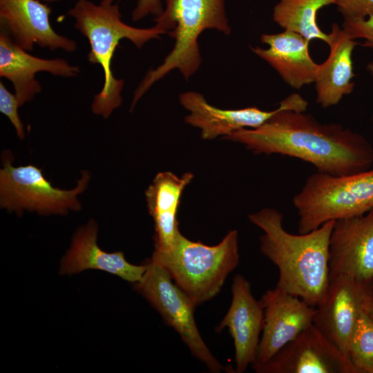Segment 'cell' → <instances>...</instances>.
<instances>
[{"mask_svg": "<svg viewBox=\"0 0 373 373\" xmlns=\"http://www.w3.org/2000/svg\"><path fill=\"white\" fill-rule=\"evenodd\" d=\"M342 28L350 38L363 39V46L373 48V15L362 19H344Z\"/></svg>", "mask_w": 373, "mask_h": 373, "instance_id": "cell-24", "label": "cell"}, {"mask_svg": "<svg viewBox=\"0 0 373 373\" xmlns=\"http://www.w3.org/2000/svg\"><path fill=\"white\" fill-rule=\"evenodd\" d=\"M0 77L12 82L20 106L41 90L35 78L37 73L44 71L63 77H75L79 73V67L69 64L64 59H43L29 54L14 41L5 28L0 26Z\"/></svg>", "mask_w": 373, "mask_h": 373, "instance_id": "cell-16", "label": "cell"}, {"mask_svg": "<svg viewBox=\"0 0 373 373\" xmlns=\"http://www.w3.org/2000/svg\"><path fill=\"white\" fill-rule=\"evenodd\" d=\"M327 59L319 66L315 80L316 102L323 108L338 104L344 95L350 94L355 84L352 52L358 42L337 23H333Z\"/></svg>", "mask_w": 373, "mask_h": 373, "instance_id": "cell-19", "label": "cell"}, {"mask_svg": "<svg viewBox=\"0 0 373 373\" xmlns=\"http://www.w3.org/2000/svg\"><path fill=\"white\" fill-rule=\"evenodd\" d=\"M67 15L75 19L74 27L87 38L90 51L87 59L102 68L104 81L102 90L95 95L91 110L95 115L107 119L120 106L124 80L115 78L111 70L112 59L120 40L127 39L137 48L166 33L156 26L139 28L122 20L115 0H102L95 4L89 0H78Z\"/></svg>", "mask_w": 373, "mask_h": 373, "instance_id": "cell-3", "label": "cell"}, {"mask_svg": "<svg viewBox=\"0 0 373 373\" xmlns=\"http://www.w3.org/2000/svg\"><path fill=\"white\" fill-rule=\"evenodd\" d=\"M329 279L351 277L373 285V209L336 220L329 245Z\"/></svg>", "mask_w": 373, "mask_h": 373, "instance_id": "cell-12", "label": "cell"}, {"mask_svg": "<svg viewBox=\"0 0 373 373\" xmlns=\"http://www.w3.org/2000/svg\"><path fill=\"white\" fill-rule=\"evenodd\" d=\"M367 314L373 321V297L370 301L365 309Z\"/></svg>", "mask_w": 373, "mask_h": 373, "instance_id": "cell-27", "label": "cell"}, {"mask_svg": "<svg viewBox=\"0 0 373 373\" xmlns=\"http://www.w3.org/2000/svg\"><path fill=\"white\" fill-rule=\"evenodd\" d=\"M231 292V305L216 332L228 328L234 344L235 372L242 373L256 361L264 312L260 300L254 297L249 281L242 275L233 278Z\"/></svg>", "mask_w": 373, "mask_h": 373, "instance_id": "cell-14", "label": "cell"}, {"mask_svg": "<svg viewBox=\"0 0 373 373\" xmlns=\"http://www.w3.org/2000/svg\"><path fill=\"white\" fill-rule=\"evenodd\" d=\"M344 19L366 18L373 15V0H334Z\"/></svg>", "mask_w": 373, "mask_h": 373, "instance_id": "cell-25", "label": "cell"}, {"mask_svg": "<svg viewBox=\"0 0 373 373\" xmlns=\"http://www.w3.org/2000/svg\"><path fill=\"white\" fill-rule=\"evenodd\" d=\"M97 233L98 226L94 220H90L86 225L79 228L61 260L60 272L74 274L87 269H97L128 282H140L147 269V264L135 265L129 263L121 251H104L98 246Z\"/></svg>", "mask_w": 373, "mask_h": 373, "instance_id": "cell-17", "label": "cell"}, {"mask_svg": "<svg viewBox=\"0 0 373 373\" xmlns=\"http://www.w3.org/2000/svg\"><path fill=\"white\" fill-rule=\"evenodd\" d=\"M163 10L161 0H138L132 12V20L137 21L149 15L157 17Z\"/></svg>", "mask_w": 373, "mask_h": 373, "instance_id": "cell-26", "label": "cell"}, {"mask_svg": "<svg viewBox=\"0 0 373 373\" xmlns=\"http://www.w3.org/2000/svg\"><path fill=\"white\" fill-rule=\"evenodd\" d=\"M180 102L189 112L184 121L200 128L204 140L219 135L226 137L242 128H256L281 111L304 112L308 106L307 101L298 93L289 95L279 103L278 108L270 111L254 106L236 110L220 109L209 104L202 94L193 91L182 93Z\"/></svg>", "mask_w": 373, "mask_h": 373, "instance_id": "cell-11", "label": "cell"}, {"mask_svg": "<svg viewBox=\"0 0 373 373\" xmlns=\"http://www.w3.org/2000/svg\"><path fill=\"white\" fill-rule=\"evenodd\" d=\"M260 39L269 48L256 46L251 50L274 68L289 86L300 89L315 82L320 64L310 56L309 40L289 30L263 34Z\"/></svg>", "mask_w": 373, "mask_h": 373, "instance_id": "cell-18", "label": "cell"}, {"mask_svg": "<svg viewBox=\"0 0 373 373\" xmlns=\"http://www.w3.org/2000/svg\"><path fill=\"white\" fill-rule=\"evenodd\" d=\"M256 154H280L313 165L316 171L347 175L371 169L373 146L363 135L304 112L284 110L256 128L225 137Z\"/></svg>", "mask_w": 373, "mask_h": 373, "instance_id": "cell-1", "label": "cell"}, {"mask_svg": "<svg viewBox=\"0 0 373 373\" xmlns=\"http://www.w3.org/2000/svg\"><path fill=\"white\" fill-rule=\"evenodd\" d=\"M40 1L46 2V3H51V2H56L60 0H40Z\"/></svg>", "mask_w": 373, "mask_h": 373, "instance_id": "cell-29", "label": "cell"}, {"mask_svg": "<svg viewBox=\"0 0 373 373\" xmlns=\"http://www.w3.org/2000/svg\"><path fill=\"white\" fill-rule=\"evenodd\" d=\"M347 356L358 373H373V321L361 312L349 340Z\"/></svg>", "mask_w": 373, "mask_h": 373, "instance_id": "cell-22", "label": "cell"}, {"mask_svg": "<svg viewBox=\"0 0 373 373\" xmlns=\"http://www.w3.org/2000/svg\"><path fill=\"white\" fill-rule=\"evenodd\" d=\"M367 70L369 71V73H370L372 79H373V61H372L371 62H370L367 66Z\"/></svg>", "mask_w": 373, "mask_h": 373, "instance_id": "cell-28", "label": "cell"}, {"mask_svg": "<svg viewBox=\"0 0 373 373\" xmlns=\"http://www.w3.org/2000/svg\"><path fill=\"white\" fill-rule=\"evenodd\" d=\"M292 202L299 217V233L331 220L362 216L373 209V168L347 175L316 171L307 177Z\"/></svg>", "mask_w": 373, "mask_h": 373, "instance_id": "cell-6", "label": "cell"}, {"mask_svg": "<svg viewBox=\"0 0 373 373\" xmlns=\"http://www.w3.org/2000/svg\"><path fill=\"white\" fill-rule=\"evenodd\" d=\"M135 287L178 333L191 354L204 363L209 371L219 373L226 370L212 354L199 332L193 314L195 306L162 266L151 260L142 280Z\"/></svg>", "mask_w": 373, "mask_h": 373, "instance_id": "cell-8", "label": "cell"}, {"mask_svg": "<svg viewBox=\"0 0 373 373\" xmlns=\"http://www.w3.org/2000/svg\"><path fill=\"white\" fill-rule=\"evenodd\" d=\"M13 157L7 151L2 158L0 170V207L18 215L23 211L39 215H65L82 209L78 195L88 187L90 175L82 171L77 186L70 190L53 186L42 173V169L32 164L13 166Z\"/></svg>", "mask_w": 373, "mask_h": 373, "instance_id": "cell-7", "label": "cell"}, {"mask_svg": "<svg viewBox=\"0 0 373 373\" xmlns=\"http://www.w3.org/2000/svg\"><path fill=\"white\" fill-rule=\"evenodd\" d=\"M166 8L154 18L155 26L174 39L173 49L156 68L147 72L136 90L131 106L156 82L173 69L188 79L199 68L202 59L198 37L206 29H216L229 35L224 0H165Z\"/></svg>", "mask_w": 373, "mask_h": 373, "instance_id": "cell-4", "label": "cell"}, {"mask_svg": "<svg viewBox=\"0 0 373 373\" xmlns=\"http://www.w3.org/2000/svg\"><path fill=\"white\" fill-rule=\"evenodd\" d=\"M251 367L258 373H358L343 353L314 324L267 362Z\"/></svg>", "mask_w": 373, "mask_h": 373, "instance_id": "cell-9", "label": "cell"}, {"mask_svg": "<svg viewBox=\"0 0 373 373\" xmlns=\"http://www.w3.org/2000/svg\"><path fill=\"white\" fill-rule=\"evenodd\" d=\"M151 260L162 266L194 305L214 298L239 263L238 236L229 231L214 246L194 242L178 232L171 247L153 252Z\"/></svg>", "mask_w": 373, "mask_h": 373, "instance_id": "cell-5", "label": "cell"}, {"mask_svg": "<svg viewBox=\"0 0 373 373\" xmlns=\"http://www.w3.org/2000/svg\"><path fill=\"white\" fill-rule=\"evenodd\" d=\"M330 4H334V0H280L274 8L273 20L285 30L296 32L309 41L321 39L328 45L330 35L318 27L316 15Z\"/></svg>", "mask_w": 373, "mask_h": 373, "instance_id": "cell-21", "label": "cell"}, {"mask_svg": "<svg viewBox=\"0 0 373 373\" xmlns=\"http://www.w3.org/2000/svg\"><path fill=\"white\" fill-rule=\"evenodd\" d=\"M260 301L264 323L256 361L267 362L286 344L314 323L316 308L277 287L265 292ZM252 365V364H251Z\"/></svg>", "mask_w": 373, "mask_h": 373, "instance_id": "cell-13", "label": "cell"}, {"mask_svg": "<svg viewBox=\"0 0 373 373\" xmlns=\"http://www.w3.org/2000/svg\"><path fill=\"white\" fill-rule=\"evenodd\" d=\"M19 106L16 95L12 94L4 84L0 82V111L9 119L19 139L23 140L25 137V131L18 113Z\"/></svg>", "mask_w": 373, "mask_h": 373, "instance_id": "cell-23", "label": "cell"}, {"mask_svg": "<svg viewBox=\"0 0 373 373\" xmlns=\"http://www.w3.org/2000/svg\"><path fill=\"white\" fill-rule=\"evenodd\" d=\"M373 297V285L351 277L329 279L323 300L316 307L314 325L347 358L349 340L361 312Z\"/></svg>", "mask_w": 373, "mask_h": 373, "instance_id": "cell-10", "label": "cell"}, {"mask_svg": "<svg viewBox=\"0 0 373 373\" xmlns=\"http://www.w3.org/2000/svg\"><path fill=\"white\" fill-rule=\"evenodd\" d=\"M263 231L260 250L278 269L276 287L317 307L329 283V245L335 221L305 233L294 234L283 226V215L264 208L248 216Z\"/></svg>", "mask_w": 373, "mask_h": 373, "instance_id": "cell-2", "label": "cell"}, {"mask_svg": "<svg viewBox=\"0 0 373 373\" xmlns=\"http://www.w3.org/2000/svg\"><path fill=\"white\" fill-rule=\"evenodd\" d=\"M193 178L191 173L178 177L171 172H160L146 189L147 207L155 226L154 252H164L173 245L180 231L177 212L181 195Z\"/></svg>", "mask_w": 373, "mask_h": 373, "instance_id": "cell-20", "label": "cell"}, {"mask_svg": "<svg viewBox=\"0 0 373 373\" xmlns=\"http://www.w3.org/2000/svg\"><path fill=\"white\" fill-rule=\"evenodd\" d=\"M51 11L40 0H0V26L27 51L32 50L35 44L51 50L75 51V41L59 35L52 28Z\"/></svg>", "mask_w": 373, "mask_h": 373, "instance_id": "cell-15", "label": "cell"}]
</instances>
